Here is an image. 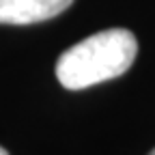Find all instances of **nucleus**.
Returning <instances> with one entry per match:
<instances>
[{"mask_svg":"<svg viewBox=\"0 0 155 155\" xmlns=\"http://www.w3.org/2000/svg\"><path fill=\"white\" fill-rule=\"evenodd\" d=\"M138 54V41L125 28H110L65 50L56 63V78L65 88L80 91L123 75Z\"/></svg>","mask_w":155,"mask_h":155,"instance_id":"1","label":"nucleus"},{"mask_svg":"<svg viewBox=\"0 0 155 155\" xmlns=\"http://www.w3.org/2000/svg\"><path fill=\"white\" fill-rule=\"evenodd\" d=\"M0 155H9V151H7L5 147H0Z\"/></svg>","mask_w":155,"mask_h":155,"instance_id":"3","label":"nucleus"},{"mask_svg":"<svg viewBox=\"0 0 155 155\" xmlns=\"http://www.w3.org/2000/svg\"><path fill=\"white\" fill-rule=\"evenodd\" d=\"M73 0H0V24L26 26L56 17Z\"/></svg>","mask_w":155,"mask_h":155,"instance_id":"2","label":"nucleus"},{"mask_svg":"<svg viewBox=\"0 0 155 155\" xmlns=\"http://www.w3.org/2000/svg\"><path fill=\"white\" fill-rule=\"evenodd\" d=\"M149 155H155V149H153V151H151V153H149Z\"/></svg>","mask_w":155,"mask_h":155,"instance_id":"4","label":"nucleus"}]
</instances>
